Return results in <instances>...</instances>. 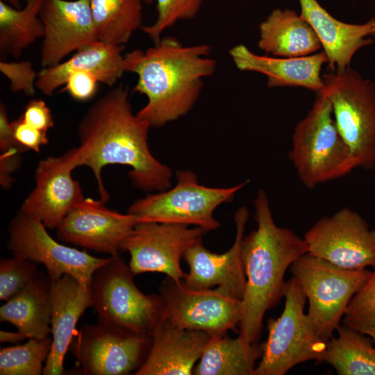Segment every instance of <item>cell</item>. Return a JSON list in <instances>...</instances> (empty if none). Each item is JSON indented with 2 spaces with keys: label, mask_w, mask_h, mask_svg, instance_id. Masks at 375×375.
<instances>
[{
  "label": "cell",
  "mask_w": 375,
  "mask_h": 375,
  "mask_svg": "<svg viewBox=\"0 0 375 375\" xmlns=\"http://www.w3.org/2000/svg\"><path fill=\"white\" fill-rule=\"evenodd\" d=\"M146 3H151L153 1V0H144Z\"/></svg>",
  "instance_id": "cell-43"
},
{
  "label": "cell",
  "mask_w": 375,
  "mask_h": 375,
  "mask_svg": "<svg viewBox=\"0 0 375 375\" xmlns=\"http://www.w3.org/2000/svg\"><path fill=\"white\" fill-rule=\"evenodd\" d=\"M0 72L10 81L13 92H23L33 96L35 92L38 73L29 61L0 62Z\"/></svg>",
  "instance_id": "cell-34"
},
{
  "label": "cell",
  "mask_w": 375,
  "mask_h": 375,
  "mask_svg": "<svg viewBox=\"0 0 375 375\" xmlns=\"http://www.w3.org/2000/svg\"><path fill=\"white\" fill-rule=\"evenodd\" d=\"M259 35V49L274 56H306L322 47L310 24L292 10H274L260 24Z\"/></svg>",
  "instance_id": "cell-25"
},
{
  "label": "cell",
  "mask_w": 375,
  "mask_h": 375,
  "mask_svg": "<svg viewBox=\"0 0 375 375\" xmlns=\"http://www.w3.org/2000/svg\"><path fill=\"white\" fill-rule=\"evenodd\" d=\"M128 264L111 256L93 273L89 292L98 321L130 333L151 337L164 319L159 294H146L136 286Z\"/></svg>",
  "instance_id": "cell-5"
},
{
  "label": "cell",
  "mask_w": 375,
  "mask_h": 375,
  "mask_svg": "<svg viewBox=\"0 0 375 375\" xmlns=\"http://www.w3.org/2000/svg\"><path fill=\"white\" fill-rule=\"evenodd\" d=\"M174 187L149 193L135 200L128 208L138 223L155 222L200 227L208 232L220 226L214 217L215 209L231 202L249 180L230 188H210L199 184L190 170L176 172Z\"/></svg>",
  "instance_id": "cell-7"
},
{
  "label": "cell",
  "mask_w": 375,
  "mask_h": 375,
  "mask_svg": "<svg viewBox=\"0 0 375 375\" xmlns=\"http://www.w3.org/2000/svg\"><path fill=\"white\" fill-rule=\"evenodd\" d=\"M11 124L15 140L26 151L39 152L42 146L49 143L47 133L26 124L21 117Z\"/></svg>",
  "instance_id": "cell-36"
},
{
  "label": "cell",
  "mask_w": 375,
  "mask_h": 375,
  "mask_svg": "<svg viewBox=\"0 0 375 375\" xmlns=\"http://www.w3.org/2000/svg\"><path fill=\"white\" fill-rule=\"evenodd\" d=\"M52 339L29 338L23 344L0 349L1 375L42 374L44 362L51 351Z\"/></svg>",
  "instance_id": "cell-30"
},
{
  "label": "cell",
  "mask_w": 375,
  "mask_h": 375,
  "mask_svg": "<svg viewBox=\"0 0 375 375\" xmlns=\"http://www.w3.org/2000/svg\"><path fill=\"white\" fill-rule=\"evenodd\" d=\"M369 36L375 37V23L370 31Z\"/></svg>",
  "instance_id": "cell-42"
},
{
  "label": "cell",
  "mask_w": 375,
  "mask_h": 375,
  "mask_svg": "<svg viewBox=\"0 0 375 375\" xmlns=\"http://www.w3.org/2000/svg\"><path fill=\"white\" fill-rule=\"evenodd\" d=\"M47 228L40 221L19 209L8 225V249L15 256L42 263L52 281L69 274L88 290L93 273L109 257H94L85 249L60 244Z\"/></svg>",
  "instance_id": "cell-10"
},
{
  "label": "cell",
  "mask_w": 375,
  "mask_h": 375,
  "mask_svg": "<svg viewBox=\"0 0 375 375\" xmlns=\"http://www.w3.org/2000/svg\"><path fill=\"white\" fill-rule=\"evenodd\" d=\"M26 151L22 147H9L1 151L0 156V184L3 189L10 188L14 178L12 174L20 165L21 154Z\"/></svg>",
  "instance_id": "cell-38"
},
{
  "label": "cell",
  "mask_w": 375,
  "mask_h": 375,
  "mask_svg": "<svg viewBox=\"0 0 375 375\" xmlns=\"http://www.w3.org/2000/svg\"><path fill=\"white\" fill-rule=\"evenodd\" d=\"M362 333L368 335L373 340L375 344V326L369 327L364 330Z\"/></svg>",
  "instance_id": "cell-40"
},
{
  "label": "cell",
  "mask_w": 375,
  "mask_h": 375,
  "mask_svg": "<svg viewBox=\"0 0 375 375\" xmlns=\"http://www.w3.org/2000/svg\"><path fill=\"white\" fill-rule=\"evenodd\" d=\"M229 54L239 70L265 75L269 88L302 87L318 92L325 87L321 69L328 62V57L324 51L306 56L281 58L258 55L240 44L232 47Z\"/></svg>",
  "instance_id": "cell-20"
},
{
  "label": "cell",
  "mask_w": 375,
  "mask_h": 375,
  "mask_svg": "<svg viewBox=\"0 0 375 375\" xmlns=\"http://www.w3.org/2000/svg\"><path fill=\"white\" fill-rule=\"evenodd\" d=\"M40 17L44 26L40 47L42 68L60 64L70 53L98 41L90 0H44Z\"/></svg>",
  "instance_id": "cell-17"
},
{
  "label": "cell",
  "mask_w": 375,
  "mask_h": 375,
  "mask_svg": "<svg viewBox=\"0 0 375 375\" xmlns=\"http://www.w3.org/2000/svg\"><path fill=\"white\" fill-rule=\"evenodd\" d=\"M338 336L326 344L323 362L339 375H375V346L366 334L344 324L336 329Z\"/></svg>",
  "instance_id": "cell-27"
},
{
  "label": "cell",
  "mask_w": 375,
  "mask_h": 375,
  "mask_svg": "<svg viewBox=\"0 0 375 375\" xmlns=\"http://www.w3.org/2000/svg\"><path fill=\"white\" fill-rule=\"evenodd\" d=\"M164 319L184 329L201 331L210 336L225 335L240 324L242 301L220 289H196L183 281L167 277L160 286Z\"/></svg>",
  "instance_id": "cell-11"
},
{
  "label": "cell",
  "mask_w": 375,
  "mask_h": 375,
  "mask_svg": "<svg viewBox=\"0 0 375 375\" xmlns=\"http://www.w3.org/2000/svg\"><path fill=\"white\" fill-rule=\"evenodd\" d=\"M4 2L10 4L15 8H21V1L20 0H2Z\"/></svg>",
  "instance_id": "cell-41"
},
{
  "label": "cell",
  "mask_w": 375,
  "mask_h": 375,
  "mask_svg": "<svg viewBox=\"0 0 375 375\" xmlns=\"http://www.w3.org/2000/svg\"><path fill=\"white\" fill-rule=\"evenodd\" d=\"M253 206L257 228L242 242L246 286L239 324V335L250 343L258 342L265 312L283 297L287 269L308 250L304 238L275 224L264 190L258 191Z\"/></svg>",
  "instance_id": "cell-3"
},
{
  "label": "cell",
  "mask_w": 375,
  "mask_h": 375,
  "mask_svg": "<svg viewBox=\"0 0 375 375\" xmlns=\"http://www.w3.org/2000/svg\"><path fill=\"white\" fill-rule=\"evenodd\" d=\"M151 337L136 335L98 321L83 326L69 345L81 372L86 375H126L144 362Z\"/></svg>",
  "instance_id": "cell-12"
},
{
  "label": "cell",
  "mask_w": 375,
  "mask_h": 375,
  "mask_svg": "<svg viewBox=\"0 0 375 375\" xmlns=\"http://www.w3.org/2000/svg\"><path fill=\"white\" fill-rule=\"evenodd\" d=\"M308 301V315L319 337L327 342L340 324L346 309L372 272L345 269L304 253L290 267Z\"/></svg>",
  "instance_id": "cell-8"
},
{
  "label": "cell",
  "mask_w": 375,
  "mask_h": 375,
  "mask_svg": "<svg viewBox=\"0 0 375 375\" xmlns=\"http://www.w3.org/2000/svg\"><path fill=\"white\" fill-rule=\"evenodd\" d=\"M124 64L125 72L138 76L133 91L147 99L136 114L151 127H161L188 114L205 78L217 68L208 44L185 46L172 37H162L146 50L126 53Z\"/></svg>",
  "instance_id": "cell-2"
},
{
  "label": "cell",
  "mask_w": 375,
  "mask_h": 375,
  "mask_svg": "<svg viewBox=\"0 0 375 375\" xmlns=\"http://www.w3.org/2000/svg\"><path fill=\"white\" fill-rule=\"evenodd\" d=\"M288 156L298 178L309 189L344 177L357 168L324 88L317 92L312 108L295 126Z\"/></svg>",
  "instance_id": "cell-4"
},
{
  "label": "cell",
  "mask_w": 375,
  "mask_h": 375,
  "mask_svg": "<svg viewBox=\"0 0 375 375\" xmlns=\"http://www.w3.org/2000/svg\"><path fill=\"white\" fill-rule=\"evenodd\" d=\"M97 78L90 72H76L71 74L65 85L72 97L78 101H86L94 96L97 91Z\"/></svg>",
  "instance_id": "cell-35"
},
{
  "label": "cell",
  "mask_w": 375,
  "mask_h": 375,
  "mask_svg": "<svg viewBox=\"0 0 375 375\" xmlns=\"http://www.w3.org/2000/svg\"><path fill=\"white\" fill-rule=\"evenodd\" d=\"M249 215V210L245 206L236 210L235 240L226 252L210 251L204 247L202 240L186 251L183 258L189 267V272L183 280L186 285L196 289L216 286L231 297L242 300L246 276L242 257V242Z\"/></svg>",
  "instance_id": "cell-16"
},
{
  "label": "cell",
  "mask_w": 375,
  "mask_h": 375,
  "mask_svg": "<svg viewBox=\"0 0 375 375\" xmlns=\"http://www.w3.org/2000/svg\"><path fill=\"white\" fill-rule=\"evenodd\" d=\"M262 344L250 343L240 335L210 337L193 369L195 375H254Z\"/></svg>",
  "instance_id": "cell-26"
},
{
  "label": "cell",
  "mask_w": 375,
  "mask_h": 375,
  "mask_svg": "<svg viewBox=\"0 0 375 375\" xmlns=\"http://www.w3.org/2000/svg\"><path fill=\"white\" fill-rule=\"evenodd\" d=\"M149 124L133 112L128 88L108 91L87 110L78 126L79 144L63 155L74 167L86 166L96 178L100 200L110 195L101 172L109 165H126L134 186L151 192L167 190L173 173L156 158L148 143Z\"/></svg>",
  "instance_id": "cell-1"
},
{
  "label": "cell",
  "mask_w": 375,
  "mask_h": 375,
  "mask_svg": "<svg viewBox=\"0 0 375 375\" xmlns=\"http://www.w3.org/2000/svg\"><path fill=\"white\" fill-rule=\"evenodd\" d=\"M144 0H90L97 40L124 45L142 26Z\"/></svg>",
  "instance_id": "cell-29"
},
{
  "label": "cell",
  "mask_w": 375,
  "mask_h": 375,
  "mask_svg": "<svg viewBox=\"0 0 375 375\" xmlns=\"http://www.w3.org/2000/svg\"><path fill=\"white\" fill-rule=\"evenodd\" d=\"M284 309L277 319H269L268 335L254 375H284L298 364L323 362L326 342L317 334L305 313L306 294L292 276L285 281Z\"/></svg>",
  "instance_id": "cell-6"
},
{
  "label": "cell",
  "mask_w": 375,
  "mask_h": 375,
  "mask_svg": "<svg viewBox=\"0 0 375 375\" xmlns=\"http://www.w3.org/2000/svg\"><path fill=\"white\" fill-rule=\"evenodd\" d=\"M204 0H153L156 2L157 17L151 25L141 29L153 41H158L162 33L176 22L194 19Z\"/></svg>",
  "instance_id": "cell-31"
},
{
  "label": "cell",
  "mask_w": 375,
  "mask_h": 375,
  "mask_svg": "<svg viewBox=\"0 0 375 375\" xmlns=\"http://www.w3.org/2000/svg\"><path fill=\"white\" fill-rule=\"evenodd\" d=\"M51 333L52 344L43 369L44 375L64 373V360L75 335L77 322L92 307L89 290L74 276L65 274L52 283Z\"/></svg>",
  "instance_id": "cell-21"
},
{
  "label": "cell",
  "mask_w": 375,
  "mask_h": 375,
  "mask_svg": "<svg viewBox=\"0 0 375 375\" xmlns=\"http://www.w3.org/2000/svg\"><path fill=\"white\" fill-rule=\"evenodd\" d=\"M322 78L337 126L357 167L375 169V83L350 66Z\"/></svg>",
  "instance_id": "cell-9"
},
{
  "label": "cell",
  "mask_w": 375,
  "mask_h": 375,
  "mask_svg": "<svg viewBox=\"0 0 375 375\" xmlns=\"http://www.w3.org/2000/svg\"><path fill=\"white\" fill-rule=\"evenodd\" d=\"M308 253L345 269H375V228L356 211L342 208L320 218L304 235Z\"/></svg>",
  "instance_id": "cell-13"
},
{
  "label": "cell",
  "mask_w": 375,
  "mask_h": 375,
  "mask_svg": "<svg viewBox=\"0 0 375 375\" xmlns=\"http://www.w3.org/2000/svg\"><path fill=\"white\" fill-rule=\"evenodd\" d=\"M301 16L312 27L328 57L332 72H340L350 65L354 54L373 43L369 36L375 18L362 24H348L331 15L317 0H299Z\"/></svg>",
  "instance_id": "cell-22"
},
{
  "label": "cell",
  "mask_w": 375,
  "mask_h": 375,
  "mask_svg": "<svg viewBox=\"0 0 375 375\" xmlns=\"http://www.w3.org/2000/svg\"><path fill=\"white\" fill-rule=\"evenodd\" d=\"M207 233L202 228L183 224L138 223L124 242V250L130 254L128 265L135 275L158 272L181 281L185 275L181 258Z\"/></svg>",
  "instance_id": "cell-14"
},
{
  "label": "cell",
  "mask_w": 375,
  "mask_h": 375,
  "mask_svg": "<svg viewBox=\"0 0 375 375\" xmlns=\"http://www.w3.org/2000/svg\"><path fill=\"white\" fill-rule=\"evenodd\" d=\"M20 117L26 124L47 133L54 125L51 110L42 99L31 100Z\"/></svg>",
  "instance_id": "cell-37"
},
{
  "label": "cell",
  "mask_w": 375,
  "mask_h": 375,
  "mask_svg": "<svg viewBox=\"0 0 375 375\" xmlns=\"http://www.w3.org/2000/svg\"><path fill=\"white\" fill-rule=\"evenodd\" d=\"M28 339V337L17 331V332H10L6 331H0V342H11L16 343L24 340Z\"/></svg>",
  "instance_id": "cell-39"
},
{
  "label": "cell",
  "mask_w": 375,
  "mask_h": 375,
  "mask_svg": "<svg viewBox=\"0 0 375 375\" xmlns=\"http://www.w3.org/2000/svg\"><path fill=\"white\" fill-rule=\"evenodd\" d=\"M124 49V45L107 44L99 41L86 44L69 60L42 68L38 73L35 87L43 94L51 96L76 72H90L99 82L112 86L126 72Z\"/></svg>",
  "instance_id": "cell-23"
},
{
  "label": "cell",
  "mask_w": 375,
  "mask_h": 375,
  "mask_svg": "<svg viewBox=\"0 0 375 375\" xmlns=\"http://www.w3.org/2000/svg\"><path fill=\"white\" fill-rule=\"evenodd\" d=\"M75 168L64 155L40 160L35 173V187L20 210L40 221L47 228H57L67 213L85 197L72 172Z\"/></svg>",
  "instance_id": "cell-18"
},
{
  "label": "cell",
  "mask_w": 375,
  "mask_h": 375,
  "mask_svg": "<svg viewBox=\"0 0 375 375\" xmlns=\"http://www.w3.org/2000/svg\"><path fill=\"white\" fill-rule=\"evenodd\" d=\"M53 281L38 272L32 280L0 308V320L15 326L29 338L44 339L51 333Z\"/></svg>",
  "instance_id": "cell-24"
},
{
  "label": "cell",
  "mask_w": 375,
  "mask_h": 375,
  "mask_svg": "<svg viewBox=\"0 0 375 375\" xmlns=\"http://www.w3.org/2000/svg\"><path fill=\"white\" fill-rule=\"evenodd\" d=\"M206 332L184 329L163 319L151 335L148 355L135 375H190L210 339Z\"/></svg>",
  "instance_id": "cell-19"
},
{
  "label": "cell",
  "mask_w": 375,
  "mask_h": 375,
  "mask_svg": "<svg viewBox=\"0 0 375 375\" xmlns=\"http://www.w3.org/2000/svg\"><path fill=\"white\" fill-rule=\"evenodd\" d=\"M38 271L35 263L13 256L0 260V299L8 301L20 292Z\"/></svg>",
  "instance_id": "cell-33"
},
{
  "label": "cell",
  "mask_w": 375,
  "mask_h": 375,
  "mask_svg": "<svg viewBox=\"0 0 375 375\" xmlns=\"http://www.w3.org/2000/svg\"><path fill=\"white\" fill-rule=\"evenodd\" d=\"M342 324L360 332L375 326V269L350 301Z\"/></svg>",
  "instance_id": "cell-32"
},
{
  "label": "cell",
  "mask_w": 375,
  "mask_h": 375,
  "mask_svg": "<svg viewBox=\"0 0 375 375\" xmlns=\"http://www.w3.org/2000/svg\"><path fill=\"white\" fill-rule=\"evenodd\" d=\"M23 8L0 1V53L15 58L44 35L40 12L44 0H24Z\"/></svg>",
  "instance_id": "cell-28"
},
{
  "label": "cell",
  "mask_w": 375,
  "mask_h": 375,
  "mask_svg": "<svg viewBox=\"0 0 375 375\" xmlns=\"http://www.w3.org/2000/svg\"><path fill=\"white\" fill-rule=\"evenodd\" d=\"M101 200L85 198L65 217L57 229L61 241L95 252L117 256L137 224L135 217L107 208Z\"/></svg>",
  "instance_id": "cell-15"
}]
</instances>
